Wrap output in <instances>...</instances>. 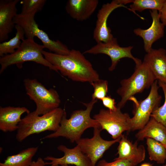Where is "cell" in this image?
Instances as JSON below:
<instances>
[{"mask_svg":"<svg viewBox=\"0 0 166 166\" xmlns=\"http://www.w3.org/2000/svg\"><path fill=\"white\" fill-rule=\"evenodd\" d=\"M43 54L58 72L72 81L90 83L100 79L91 62L78 50L72 49L64 55L43 50Z\"/></svg>","mask_w":166,"mask_h":166,"instance_id":"cell-1","label":"cell"},{"mask_svg":"<svg viewBox=\"0 0 166 166\" xmlns=\"http://www.w3.org/2000/svg\"><path fill=\"white\" fill-rule=\"evenodd\" d=\"M97 101V99H92L88 103H83L86 109L73 111L68 119L65 112L58 129L42 139L62 137L69 139L71 142L73 143L81 138L82 134L87 129L90 128H101L97 121L90 117L91 112Z\"/></svg>","mask_w":166,"mask_h":166,"instance_id":"cell-2","label":"cell"},{"mask_svg":"<svg viewBox=\"0 0 166 166\" xmlns=\"http://www.w3.org/2000/svg\"><path fill=\"white\" fill-rule=\"evenodd\" d=\"M65 110L58 107L44 114L39 115L34 111L27 114L19 123L16 139L19 142L28 136L46 131H56L59 128Z\"/></svg>","mask_w":166,"mask_h":166,"instance_id":"cell-3","label":"cell"},{"mask_svg":"<svg viewBox=\"0 0 166 166\" xmlns=\"http://www.w3.org/2000/svg\"><path fill=\"white\" fill-rule=\"evenodd\" d=\"M45 48L43 45L35 42L34 39H24L20 47L14 53L0 57V73H2L8 67L13 65L16 64L19 68H21L22 64L27 61L35 62L59 73L44 57L43 51Z\"/></svg>","mask_w":166,"mask_h":166,"instance_id":"cell-4","label":"cell"},{"mask_svg":"<svg viewBox=\"0 0 166 166\" xmlns=\"http://www.w3.org/2000/svg\"><path fill=\"white\" fill-rule=\"evenodd\" d=\"M156 79L148 65L143 61L136 65L135 71L129 78L121 80V86L117 89V93L121 99L117 107L121 109L127 102L135 94L142 92L151 87Z\"/></svg>","mask_w":166,"mask_h":166,"instance_id":"cell-5","label":"cell"},{"mask_svg":"<svg viewBox=\"0 0 166 166\" xmlns=\"http://www.w3.org/2000/svg\"><path fill=\"white\" fill-rule=\"evenodd\" d=\"M23 81L26 94L36 104V114L42 115L59 107L61 100L55 89H47L35 79L26 78Z\"/></svg>","mask_w":166,"mask_h":166,"instance_id":"cell-6","label":"cell"},{"mask_svg":"<svg viewBox=\"0 0 166 166\" xmlns=\"http://www.w3.org/2000/svg\"><path fill=\"white\" fill-rule=\"evenodd\" d=\"M35 15L18 14L14 19V22L23 29L26 38L34 39L36 37L41 40L45 48L53 53L63 55L69 54L70 50L66 45L58 40H51L46 32L38 27L34 20Z\"/></svg>","mask_w":166,"mask_h":166,"instance_id":"cell-7","label":"cell"},{"mask_svg":"<svg viewBox=\"0 0 166 166\" xmlns=\"http://www.w3.org/2000/svg\"><path fill=\"white\" fill-rule=\"evenodd\" d=\"M158 80H155L145 99L139 101H134L135 107L133 116L130 119V131L142 128L149 121L153 111L159 107L162 97L158 93Z\"/></svg>","mask_w":166,"mask_h":166,"instance_id":"cell-8","label":"cell"},{"mask_svg":"<svg viewBox=\"0 0 166 166\" xmlns=\"http://www.w3.org/2000/svg\"><path fill=\"white\" fill-rule=\"evenodd\" d=\"M117 108L115 111L101 109L93 118L99 124L101 129L106 130L113 140L121 137L125 131H130V117L127 113H123Z\"/></svg>","mask_w":166,"mask_h":166,"instance_id":"cell-9","label":"cell"},{"mask_svg":"<svg viewBox=\"0 0 166 166\" xmlns=\"http://www.w3.org/2000/svg\"><path fill=\"white\" fill-rule=\"evenodd\" d=\"M133 46L130 45L122 47L118 45L117 38H114L107 43L99 42L90 48L85 51L84 53L93 54H104L109 56L111 58V64L109 68V71L115 69L120 60L124 58H128L133 60L136 65L141 64L142 62L138 58L135 57L131 53Z\"/></svg>","mask_w":166,"mask_h":166,"instance_id":"cell-10","label":"cell"},{"mask_svg":"<svg viewBox=\"0 0 166 166\" xmlns=\"http://www.w3.org/2000/svg\"><path fill=\"white\" fill-rule=\"evenodd\" d=\"M93 128V135L91 138H81L76 142L89 159L92 166H95L105 151L115 143L119 142L121 137L113 140H105L101 136V128Z\"/></svg>","mask_w":166,"mask_h":166,"instance_id":"cell-11","label":"cell"},{"mask_svg":"<svg viewBox=\"0 0 166 166\" xmlns=\"http://www.w3.org/2000/svg\"><path fill=\"white\" fill-rule=\"evenodd\" d=\"M122 7L125 6L119 3L118 0H114L110 3L104 4L98 10L93 33V39L97 43H107L114 38L111 33L110 28L108 26L107 20L114 10Z\"/></svg>","mask_w":166,"mask_h":166,"instance_id":"cell-12","label":"cell"},{"mask_svg":"<svg viewBox=\"0 0 166 166\" xmlns=\"http://www.w3.org/2000/svg\"><path fill=\"white\" fill-rule=\"evenodd\" d=\"M58 150L63 152L64 155L61 158H56L52 156H47L44 158L46 165L51 166H62L69 164L76 166H93L88 157L84 154L77 145L73 148H69L63 145H60L57 147Z\"/></svg>","mask_w":166,"mask_h":166,"instance_id":"cell-13","label":"cell"},{"mask_svg":"<svg viewBox=\"0 0 166 166\" xmlns=\"http://www.w3.org/2000/svg\"><path fill=\"white\" fill-rule=\"evenodd\" d=\"M150 12L152 19L150 26L147 29L138 28L133 30L134 33L136 35L143 39L144 49L147 53L152 48L153 44L162 38L164 34V26L160 21L158 11L155 10H150Z\"/></svg>","mask_w":166,"mask_h":166,"instance_id":"cell-14","label":"cell"},{"mask_svg":"<svg viewBox=\"0 0 166 166\" xmlns=\"http://www.w3.org/2000/svg\"><path fill=\"white\" fill-rule=\"evenodd\" d=\"M19 0H0V42L5 41L15 26L13 20L18 14L16 5Z\"/></svg>","mask_w":166,"mask_h":166,"instance_id":"cell-15","label":"cell"},{"mask_svg":"<svg viewBox=\"0 0 166 166\" xmlns=\"http://www.w3.org/2000/svg\"><path fill=\"white\" fill-rule=\"evenodd\" d=\"M143 62L149 66L156 80L166 83V50L152 48L144 56Z\"/></svg>","mask_w":166,"mask_h":166,"instance_id":"cell-16","label":"cell"},{"mask_svg":"<svg viewBox=\"0 0 166 166\" xmlns=\"http://www.w3.org/2000/svg\"><path fill=\"white\" fill-rule=\"evenodd\" d=\"M30 112V111L24 107H0V130L4 132L17 130L22 119V115Z\"/></svg>","mask_w":166,"mask_h":166,"instance_id":"cell-17","label":"cell"},{"mask_svg":"<svg viewBox=\"0 0 166 166\" xmlns=\"http://www.w3.org/2000/svg\"><path fill=\"white\" fill-rule=\"evenodd\" d=\"M98 3V0H69L65 5V10L73 19L83 21L90 18Z\"/></svg>","mask_w":166,"mask_h":166,"instance_id":"cell-18","label":"cell"},{"mask_svg":"<svg viewBox=\"0 0 166 166\" xmlns=\"http://www.w3.org/2000/svg\"><path fill=\"white\" fill-rule=\"evenodd\" d=\"M138 141L133 143L124 135L121 136L117 147L118 156L115 159H127L134 162L137 165L143 161L145 156L144 146H138Z\"/></svg>","mask_w":166,"mask_h":166,"instance_id":"cell-19","label":"cell"},{"mask_svg":"<svg viewBox=\"0 0 166 166\" xmlns=\"http://www.w3.org/2000/svg\"><path fill=\"white\" fill-rule=\"evenodd\" d=\"M135 136L138 141L150 138L160 142L166 147V127L152 117L146 125L136 134Z\"/></svg>","mask_w":166,"mask_h":166,"instance_id":"cell-20","label":"cell"},{"mask_svg":"<svg viewBox=\"0 0 166 166\" xmlns=\"http://www.w3.org/2000/svg\"><path fill=\"white\" fill-rule=\"evenodd\" d=\"M38 149V147H30L17 154L8 156L3 162L0 163V166H30Z\"/></svg>","mask_w":166,"mask_h":166,"instance_id":"cell-21","label":"cell"},{"mask_svg":"<svg viewBox=\"0 0 166 166\" xmlns=\"http://www.w3.org/2000/svg\"><path fill=\"white\" fill-rule=\"evenodd\" d=\"M16 30L15 36L8 41L0 43V56H3L14 53L21 46L22 41L24 39L25 32L19 25H15Z\"/></svg>","mask_w":166,"mask_h":166,"instance_id":"cell-22","label":"cell"},{"mask_svg":"<svg viewBox=\"0 0 166 166\" xmlns=\"http://www.w3.org/2000/svg\"><path fill=\"white\" fill-rule=\"evenodd\" d=\"M146 144L151 161H155L158 164L164 163L166 160V148L161 143L150 138H147Z\"/></svg>","mask_w":166,"mask_h":166,"instance_id":"cell-23","label":"cell"},{"mask_svg":"<svg viewBox=\"0 0 166 166\" xmlns=\"http://www.w3.org/2000/svg\"><path fill=\"white\" fill-rule=\"evenodd\" d=\"M165 0H131L130 10L141 12L146 9L155 10L160 12L162 9Z\"/></svg>","mask_w":166,"mask_h":166,"instance_id":"cell-24","label":"cell"},{"mask_svg":"<svg viewBox=\"0 0 166 166\" xmlns=\"http://www.w3.org/2000/svg\"><path fill=\"white\" fill-rule=\"evenodd\" d=\"M46 2V0H22L20 14L23 15L35 14L42 10Z\"/></svg>","mask_w":166,"mask_h":166,"instance_id":"cell-25","label":"cell"},{"mask_svg":"<svg viewBox=\"0 0 166 166\" xmlns=\"http://www.w3.org/2000/svg\"><path fill=\"white\" fill-rule=\"evenodd\" d=\"M158 84L163 91L164 101L162 106L157 107L153 111L150 117L166 127V83L158 81Z\"/></svg>","mask_w":166,"mask_h":166,"instance_id":"cell-26","label":"cell"},{"mask_svg":"<svg viewBox=\"0 0 166 166\" xmlns=\"http://www.w3.org/2000/svg\"><path fill=\"white\" fill-rule=\"evenodd\" d=\"M90 84L94 89L92 99L101 100L107 96L108 91V83L107 81L99 79Z\"/></svg>","mask_w":166,"mask_h":166,"instance_id":"cell-27","label":"cell"},{"mask_svg":"<svg viewBox=\"0 0 166 166\" xmlns=\"http://www.w3.org/2000/svg\"><path fill=\"white\" fill-rule=\"evenodd\" d=\"M137 164L133 161L127 159H114L109 162L103 160H100L97 166H135Z\"/></svg>","mask_w":166,"mask_h":166,"instance_id":"cell-28","label":"cell"},{"mask_svg":"<svg viewBox=\"0 0 166 166\" xmlns=\"http://www.w3.org/2000/svg\"><path fill=\"white\" fill-rule=\"evenodd\" d=\"M103 105L109 110L113 111L116 110L117 108L116 105L115 100L110 96H107L101 100Z\"/></svg>","mask_w":166,"mask_h":166,"instance_id":"cell-29","label":"cell"},{"mask_svg":"<svg viewBox=\"0 0 166 166\" xmlns=\"http://www.w3.org/2000/svg\"><path fill=\"white\" fill-rule=\"evenodd\" d=\"M159 13L161 22L164 26H166V0H165L162 9L159 12Z\"/></svg>","mask_w":166,"mask_h":166,"instance_id":"cell-30","label":"cell"},{"mask_svg":"<svg viewBox=\"0 0 166 166\" xmlns=\"http://www.w3.org/2000/svg\"><path fill=\"white\" fill-rule=\"evenodd\" d=\"M30 166H47L45 162L41 157H38L36 161H33Z\"/></svg>","mask_w":166,"mask_h":166,"instance_id":"cell-31","label":"cell"},{"mask_svg":"<svg viewBox=\"0 0 166 166\" xmlns=\"http://www.w3.org/2000/svg\"><path fill=\"white\" fill-rule=\"evenodd\" d=\"M140 166H152V165L148 163H145L142 164Z\"/></svg>","mask_w":166,"mask_h":166,"instance_id":"cell-32","label":"cell"},{"mask_svg":"<svg viewBox=\"0 0 166 166\" xmlns=\"http://www.w3.org/2000/svg\"><path fill=\"white\" fill-rule=\"evenodd\" d=\"M55 166H61L58 165H56ZM61 166H69L68 165H62Z\"/></svg>","mask_w":166,"mask_h":166,"instance_id":"cell-33","label":"cell"},{"mask_svg":"<svg viewBox=\"0 0 166 166\" xmlns=\"http://www.w3.org/2000/svg\"><path fill=\"white\" fill-rule=\"evenodd\" d=\"M166 148V147H165ZM162 166H166V164H165L163 165Z\"/></svg>","mask_w":166,"mask_h":166,"instance_id":"cell-34","label":"cell"}]
</instances>
